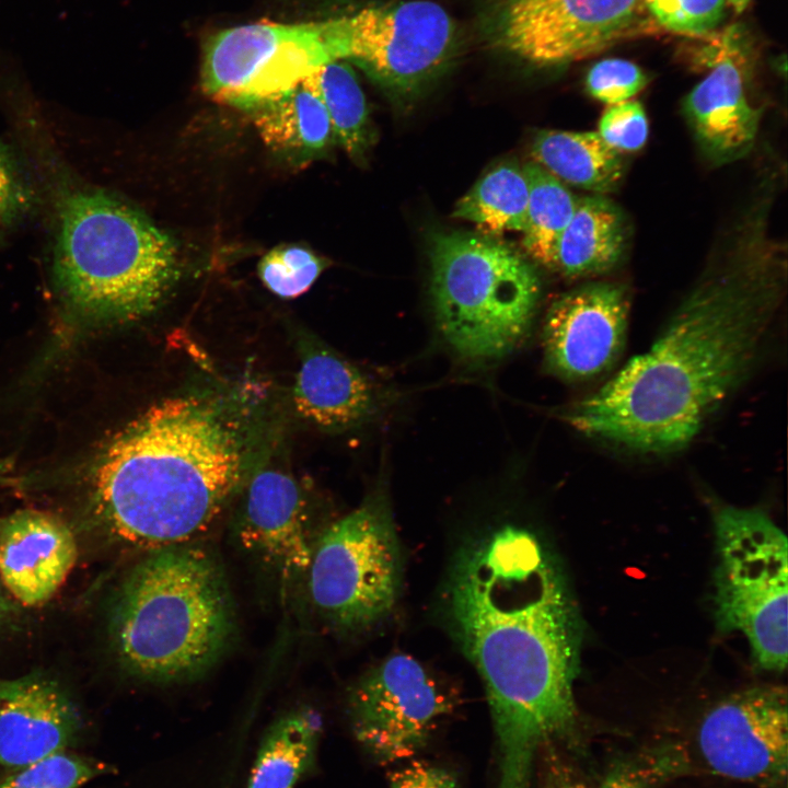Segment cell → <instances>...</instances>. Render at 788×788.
Instances as JSON below:
<instances>
[{"instance_id": "6da1fadb", "label": "cell", "mask_w": 788, "mask_h": 788, "mask_svg": "<svg viewBox=\"0 0 788 788\" xmlns=\"http://www.w3.org/2000/svg\"><path fill=\"white\" fill-rule=\"evenodd\" d=\"M753 201L649 349L563 408L564 421L631 451L674 452L743 383L786 288V248L770 234L772 197Z\"/></svg>"}, {"instance_id": "7a4b0ae2", "label": "cell", "mask_w": 788, "mask_h": 788, "mask_svg": "<svg viewBox=\"0 0 788 788\" xmlns=\"http://www.w3.org/2000/svg\"><path fill=\"white\" fill-rule=\"evenodd\" d=\"M447 610L477 670L499 749V788H530L537 748L577 725L580 627L564 580L534 534L503 525L457 555Z\"/></svg>"}, {"instance_id": "3957f363", "label": "cell", "mask_w": 788, "mask_h": 788, "mask_svg": "<svg viewBox=\"0 0 788 788\" xmlns=\"http://www.w3.org/2000/svg\"><path fill=\"white\" fill-rule=\"evenodd\" d=\"M245 445L237 422L201 394L165 398L105 447L92 478L107 536L149 552L190 543L239 489Z\"/></svg>"}, {"instance_id": "277c9868", "label": "cell", "mask_w": 788, "mask_h": 788, "mask_svg": "<svg viewBox=\"0 0 788 788\" xmlns=\"http://www.w3.org/2000/svg\"><path fill=\"white\" fill-rule=\"evenodd\" d=\"M109 630L130 675L158 684L199 677L223 657L235 634L223 567L192 543L149 552L120 584Z\"/></svg>"}, {"instance_id": "5b68a950", "label": "cell", "mask_w": 788, "mask_h": 788, "mask_svg": "<svg viewBox=\"0 0 788 788\" xmlns=\"http://www.w3.org/2000/svg\"><path fill=\"white\" fill-rule=\"evenodd\" d=\"M54 275L84 315L132 321L173 288L179 256L173 239L132 205L102 190H77L59 207Z\"/></svg>"}, {"instance_id": "8992f818", "label": "cell", "mask_w": 788, "mask_h": 788, "mask_svg": "<svg viewBox=\"0 0 788 788\" xmlns=\"http://www.w3.org/2000/svg\"><path fill=\"white\" fill-rule=\"evenodd\" d=\"M429 254L436 321L452 350L486 361L515 349L540 301L534 266L506 243L464 232L433 234Z\"/></svg>"}, {"instance_id": "52a82bcc", "label": "cell", "mask_w": 788, "mask_h": 788, "mask_svg": "<svg viewBox=\"0 0 788 788\" xmlns=\"http://www.w3.org/2000/svg\"><path fill=\"white\" fill-rule=\"evenodd\" d=\"M715 617L721 633H742L755 663L787 667L788 542L762 510L718 506Z\"/></svg>"}, {"instance_id": "ba28073f", "label": "cell", "mask_w": 788, "mask_h": 788, "mask_svg": "<svg viewBox=\"0 0 788 788\" xmlns=\"http://www.w3.org/2000/svg\"><path fill=\"white\" fill-rule=\"evenodd\" d=\"M401 560L389 499L376 488L315 540L305 573L311 603L337 630L368 628L397 602Z\"/></svg>"}, {"instance_id": "9c48e42d", "label": "cell", "mask_w": 788, "mask_h": 788, "mask_svg": "<svg viewBox=\"0 0 788 788\" xmlns=\"http://www.w3.org/2000/svg\"><path fill=\"white\" fill-rule=\"evenodd\" d=\"M332 61H340L335 18L240 25L221 30L205 43L201 85L218 101L250 109Z\"/></svg>"}, {"instance_id": "30bf717a", "label": "cell", "mask_w": 788, "mask_h": 788, "mask_svg": "<svg viewBox=\"0 0 788 788\" xmlns=\"http://www.w3.org/2000/svg\"><path fill=\"white\" fill-rule=\"evenodd\" d=\"M644 0H494L490 33L502 50L554 67L656 33Z\"/></svg>"}, {"instance_id": "8fae6325", "label": "cell", "mask_w": 788, "mask_h": 788, "mask_svg": "<svg viewBox=\"0 0 788 788\" xmlns=\"http://www.w3.org/2000/svg\"><path fill=\"white\" fill-rule=\"evenodd\" d=\"M456 704L455 693L413 656L393 653L352 685V733L378 763L405 760L422 749Z\"/></svg>"}, {"instance_id": "7c38bea8", "label": "cell", "mask_w": 788, "mask_h": 788, "mask_svg": "<svg viewBox=\"0 0 788 788\" xmlns=\"http://www.w3.org/2000/svg\"><path fill=\"white\" fill-rule=\"evenodd\" d=\"M338 19L343 61H354L395 94L419 89L455 48L453 20L430 0L367 7Z\"/></svg>"}, {"instance_id": "4fadbf2b", "label": "cell", "mask_w": 788, "mask_h": 788, "mask_svg": "<svg viewBox=\"0 0 788 788\" xmlns=\"http://www.w3.org/2000/svg\"><path fill=\"white\" fill-rule=\"evenodd\" d=\"M699 754L718 776L762 788H785L788 697L780 685L754 686L715 705L697 733Z\"/></svg>"}, {"instance_id": "5bb4252c", "label": "cell", "mask_w": 788, "mask_h": 788, "mask_svg": "<svg viewBox=\"0 0 788 788\" xmlns=\"http://www.w3.org/2000/svg\"><path fill=\"white\" fill-rule=\"evenodd\" d=\"M629 296L616 282H590L559 297L543 326L545 367L567 381L609 371L626 344Z\"/></svg>"}, {"instance_id": "9a60e30c", "label": "cell", "mask_w": 788, "mask_h": 788, "mask_svg": "<svg viewBox=\"0 0 788 788\" xmlns=\"http://www.w3.org/2000/svg\"><path fill=\"white\" fill-rule=\"evenodd\" d=\"M734 28L726 30L697 59L707 74L685 96L683 112L695 140L709 162L723 165L753 148L761 111L748 94L749 67Z\"/></svg>"}, {"instance_id": "2e32d148", "label": "cell", "mask_w": 788, "mask_h": 788, "mask_svg": "<svg viewBox=\"0 0 788 788\" xmlns=\"http://www.w3.org/2000/svg\"><path fill=\"white\" fill-rule=\"evenodd\" d=\"M236 523L244 551L282 583L306 573L314 542L306 501L294 478L279 470L258 472L250 482Z\"/></svg>"}, {"instance_id": "e0dca14e", "label": "cell", "mask_w": 788, "mask_h": 788, "mask_svg": "<svg viewBox=\"0 0 788 788\" xmlns=\"http://www.w3.org/2000/svg\"><path fill=\"white\" fill-rule=\"evenodd\" d=\"M81 726L78 707L53 677L33 672L0 681V770L3 776L67 750Z\"/></svg>"}, {"instance_id": "ac0fdd59", "label": "cell", "mask_w": 788, "mask_h": 788, "mask_svg": "<svg viewBox=\"0 0 788 788\" xmlns=\"http://www.w3.org/2000/svg\"><path fill=\"white\" fill-rule=\"evenodd\" d=\"M78 547L60 518L24 509L0 519V576L23 605L46 603L73 568Z\"/></svg>"}, {"instance_id": "d6986e66", "label": "cell", "mask_w": 788, "mask_h": 788, "mask_svg": "<svg viewBox=\"0 0 788 788\" xmlns=\"http://www.w3.org/2000/svg\"><path fill=\"white\" fill-rule=\"evenodd\" d=\"M292 398L300 416L331 431L361 425L380 405L370 378L323 347L308 350L302 358Z\"/></svg>"}, {"instance_id": "ffe728a7", "label": "cell", "mask_w": 788, "mask_h": 788, "mask_svg": "<svg viewBox=\"0 0 788 788\" xmlns=\"http://www.w3.org/2000/svg\"><path fill=\"white\" fill-rule=\"evenodd\" d=\"M626 244L619 208L603 195L578 198L557 247L556 268L567 277H586L612 268Z\"/></svg>"}, {"instance_id": "44dd1931", "label": "cell", "mask_w": 788, "mask_h": 788, "mask_svg": "<svg viewBox=\"0 0 788 788\" xmlns=\"http://www.w3.org/2000/svg\"><path fill=\"white\" fill-rule=\"evenodd\" d=\"M322 720L308 706L281 714L265 731L246 788H294L314 767Z\"/></svg>"}, {"instance_id": "7402d4cb", "label": "cell", "mask_w": 788, "mask_h": 788, "mask_svg": "<svg viewBox=\"0 0 788 788\" xmlns=\"http://www.w3.org/2000/svg\"><path fill=\"white\" fill-rule=\"evenodd\" d=\"M534 161L563 183L603 195L619 185L622 154L596 131L542 130L532 144Z\"/></svg>"}, {"instance_id": "603a6c76", "label": "cell", "mask_w": 788, "mask_h": 788, "mask_svg": "<svg viewBox=\"0 0 788 788\" xmlns=\"http://www.w3.org/2000/svg\"><path fill=\"white\" fill-rule=\"evenodd\" d=\"M250 109L262 139L274 149L309 155L335 140L327 112L304 79Z\"/></svg>"}, {"instance_id": "cb8c5ba5", "label": "cell", "mask_w": 788, "mask_h": 788, "mask_svg": "<svg viewBox=\"0 0 788 788\" xmlns=\"http://www.w3.org/2000/svg\"><path fill=\"white\" fill-rule=\"evenodd\" d=\"M529 185L523 167L505 163L483 176L456 204L453 217L491 234L524 229Z\"/></svg>"}, {"instance_id": "d4e9b609", "label": "cell", "mask_w": 788, "mask_h": 788, "mask_svg": "<svg viewBox=\"0 0 788 788\" xmlns=\"http://www.w3.org/2000/svg\"><path fill=\"white\" fill-rule=\"evenodd\" d=\"M523 170L529 185L523 245L536 262L555 269L558 243L579 197L535 161Z\"/></svg>"}, {"instance_id": "484cf974", "label": "cell", "mask_w": 788, "mask_h": 788, "mask_svg": "<svg viewBox=\"0 0 788 788\" xmlns=\"http://www.w3.org/2000/svg\"><path fill=\"white\" fill-rule=\"evenodd\" d=\"M304 81L322 101L335 140L351 158H362L371 142V131L364 94L351 68L346 62L332 61Z\"/></svg>"}, {"instance_id": "4316f807", "label": "cell", "mask_w": 788, "mask_h": 788, "mask_svg": "<svg viewBox=\"0 0 788 788\" xmlns=\"http://www.w3.org/2000/svg\"><path fill=\"white\" fill-rule=\"evenodd\" d=\"M109 772L104 762L63 750L1 777L0 788H80Z\"/></svg>"}, {"instance_id": "83f0119b", "label": "cell", "mask_w": 788, "mask_h": 788, "mask_svg": "<svg viewBox=\"0 0 788 788\" xmlns=\"http://www.w3.org/2000/svg\"><path fill=\"white\" fill-rule=\"evenodd\" d=\"M325 265V260L308 247L285 244L263 256L258 264V276L277 297L293 299L311 288Z\"/></svg>"}, {"instance_id": "f1b7e54d", "label": "cell", "mask_w": 788, "mask_h": 788, "mask_svg": "<svg viewBox=\"0 0 788 788\" xmlns=\"http://www.w3.org/2000/svg\"><path fill=\"white\" fill-rule=\"evenodd\" d=\"M660 27L686 35H709L750 0H644Z\"/></svg>"}, {"instance_id": "f546056e", "label": "cell", "mask_w": 788, "mask_h": 788, "mask_svg": "<svg viewBox=\"0 0 788 788\" xmlns=\"http://www.w3.org/2000/svg\"><path fill=\"white\" fill-rule=\"evenodd\" d=\"M686 764L681 746L662 745L617 764L599 788H659L685 770Z\"/></svg>"}, {"instance_id": "4dcf8cb0", "label": "cell", "mask_w": 788, "mask_h": 788, "mask_svg": "<svg viewBox=\"0 0 788 788\" xmlns=\"http://www.w3.org/2000/svg\"><path fill=\"white\" fill-rule=\"evenodd\" d=\"M647 83L648 77L640 67L619 58L600 60L586 77L588 93L607 105L631 100Z\"/></svg>"}, {"instance_id": "1f68e13d", "label": "cell", "mask_w": 788, "mask_h": 788, "mask_svg": "<svg viewBox=\"0 0 788 788\" xmlns=\"http://www.w3.org/2000/svg\"><path fill=\"white\" fill-rule=\"evenodd\" d=\"M596 132L610 148L621 154L640 150L649 135V124L642 105L633 100L607 105L599 120Z\"/></svg>"}, {"instance_id": "d6a6232c", "label": "cell", "mask_w": 788, "mask_h": 788, "mask_svg": "<svg viewBox=\"0 0 788 788\" xmlns=\"http://www.w3.org/2000/svg\"><path fill=\"white\" fill-rule=\"evenodd\" d=\"M390 788H457V780L445 768L414 762L392 774Z\"/></svg>"}, {"instance_id": "836d02e7", "label": "cell", "mask_w": 788, "mask_h": 788, "mask_svg": "<svg viewBox=\"0 0 788 788\" xmlns=\"http://www.w3.org/2000/svg\"><path fill=\"white\" fill-rule=\"evenodd\" d=\"M24 193L14 166L0 147V210L7 218L24 201Z\"/></svg>"}, {"instance_id": "e575fe53", "label": "cell", "mask_w": 788, "mask_h": 788, "mask_svg": "<svg viewBox=\"0 0 788 788\" xmlns=\"http://www.w3.org/2000/svg\"><path fill=\"white\" fill-rule=\"evenodd\" d=\"M12 606L10 601L3 595L0 590V625L8 621Z\"/></svg>"}, {"instance_id": "d590c367", "label": "cell", "mask_w": 788, "mask_h": 788, "mask_svg": "<svg viewBox=\"0 0 788 788\" xmlns=\"http://www.w3.org/2000/svg\"><path fill=\"white\" fill-rule=\"evenodd\" d=\"M4 218H5V217H4L3 212L0 210V224H1V222H2V220H3Z\"/></svg>"}]
</instances>
